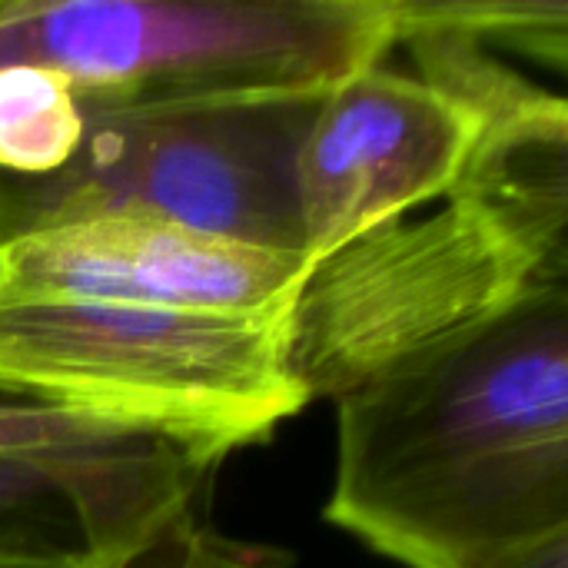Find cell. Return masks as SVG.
Segmentation results:
<instances>
[{
  "label": "cell",
  "mask_w": 568,
  "mask_h": 568,
  "mask_svg": "<svg viewBox=\"0 0 568 568\" xmlns=\"http://www.w3.org/2000/svg\"><path fill=\"white\" fill-rule=\"evenodd\" d=\"M310 263L173 220L110 213L0 243V290L123 300L183 313L290 316Z\"/></svg>",
  "instance_id": "cell-7"
},
{
  "label": "cell",
  "mask_w": 568,
  "mask_h": 568,
  "mask_svg": "<svg viewBox=\"0 0 568 568\" xmlns=\"http://www.w3.org/2000/svg\"><path fill=\"white\" fill-rule=\"evenodd\" d=\"M83 133L73 83L47 67L0 70V176L30 180L60 170Z\"/></svg>",
  "instance_id": "cell-8"
},
{
  "label": "cell",
  "mask_w": 568,
  "mask_h": 568,
  "mask_svg": "<svg viewBox=\"0 0 568 568\" xmlns=\"http://www.w3.org/2000/svg\"><path fill=\"white\" fill-rule=\"evenodd\" d=\"M0 463L57 476L77 503L93 568H286L210 523V476L173 439L97 416L0 396Z\"/></svg>",
  "instance_id": "cell-5"
},
{
  "label": "cell",
  "mask_w": 568,
  "mask_h": 568,
  "mask_svg": "<svg viewBox=\"0 0 568 568\" xmlns=\"http://www.w3.org/2000/svg\"><path fill=\"white\" fill-rule=\"evenodd\" d=\"M536 286H568V270L453 186L433 213L383 223L306 270L286 369L310 403H336Z\"/></svg>",
  "instance_id": "cell-4"
},
{
  "label": "cell",
  "mask_w": 568,
  "mask_h": 568,
  "mask_svg": "<svg viewBox=\"0 0 568 568\" xmlns=\"http://www.w3.org/2000/svg\"><path fill=\"white\" fill-rule=\"evenodd\" d=\"M326 90L80 100L83 133L60 170L0 176V243L57 223L143 213L303 256L296 163Z\"/></svg>",
  "instance_id": "cell-3"
},
{
  "label": "cell",
  "mask_w": 568,
  "mask_h": 568,
  "mask_svg": "<svg viewBox=\"0 0 568 568\" xmlns=\"http://www.w3.org/2000/svg\"><path fill=\"white\" fill-rule=\"evenodd\" d=\"M286 320L0 290V396L133 426L223 463L310 399Z\"/></svg>",
  "instance_id": "cell-2"
},
{
  "label": "cell",
  "mask_w": 568,
  "mask_h": 568,
  "mask_svg": "<svg viewBox=\"0 0 568 568\" xmlns=\"http://www.w3.org/2000/svg\"><path fill=\"white\" fill-rule=\"evenodd\" d=\"M489 568H568V532L516 549L513 556L493 562Z\"/></svg>",
  "instance_id": "cell-10"
},
{
  "label": "cell",
  "mask_w": 568,
  "mask_h": 568,
  "mask_svg": "<svg viewBox=\"0 0 568 568\" xmlns=\"http://www.w3.org/2000/svg\"><path fill=\"white\" fill-rule=\"evenodd\" d=\"M326 519L406 568H489L568 532V286L336 399Z\"/></svg>",
  "instance_id": "cell-1"
},
{
  "label": "cell",
  "mask_w": 568,
  "mask_h": 568,
  "mask_svg": "<svg viewBox=\"0 0 568 568\" xmlns=\"http://www.w3.org/2000/svg\"><path fill=\"white\" fill-rule=\"evenodd\" d=\"M483 130L473 106L423 77L373 63L336 80L296 163L306 263L449 196Z\"/></svg>",
  "instance_id": "cell-6"
},
{
  "label": "cell",
  "mask_w": 568,
  "mask_h": 568,
  "mask_svg": "<svg viewBox=\"0 0 568 568\" xmlns=\"http://www.w3.org/2000/svg\"><path fill=\"white\" fill-rule=\"evenodd\" d=\"M0 556L83 559L93 566L77 503L57 476L0 463Z\"/></svg>",
  "instance_id": "cell-9"
},
{
  "label": "cell",
  "mask_w": 568,
  "mask_h": 568,
  "mask_svg": "<svg viewBox=\"0 0 568 568\" xmlns=\"http://www.w3.org/2000/svg\"><path fill=\"white\" fill-rule=\"evenodd\" d=\"M0 568H93L83 559H33V556H0Z\"/></svg>",
  "instance_id": "cell-11"
}]
</instances>
